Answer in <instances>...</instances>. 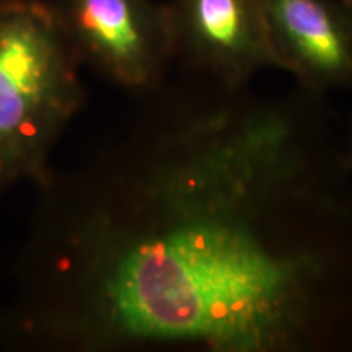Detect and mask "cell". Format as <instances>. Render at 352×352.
<instances>
[{
	"instance_id": "6",
	"label": "cell",
	"mask_w": 352,
	"mask_h": 352,
	"mask_svg": "<svg viewBox=\"0 0 352 352\" xmlns=\"http://www.w3.org/2000/svg\"><path fill=\"white\" fill-rule=\"evenodd\" d=\"M342 160H344V166L347 168V171L352 173V120L349 124V131H347L344 148H342Z\"/></svg>"
},
{
	"instance_id": "4",
	"label": "cell",
	"mask_w": 352,
	"mask_h": 352,
	"mask_svg": "<svg viewBox=\"0 0 352 352\" xmlns=\"http://www.w3.org/2000/svg\"><path fill=\"white\" fill-rule=\"evenodd\" d=\"M173 60L184 74L226 87L250 85L261 70L279 69L263 0H168Z\"/></svg>"
},
{
	"instance_id": "3",
	"label": "cell",
	"mask_w": 352,
	"mask_h": 352,
	"mask_svg": "<svg viewBox=\"0 0 352 352\" xmlns=\"http://www.w3.org/2000/svg\"><path fill=\"white\" fill-rule=\"evenodd\" d=\"M82 67L134 96L160 85L173 63L165 3L50 0Z\"/></svg>"
},
{
	"instance_id": "5",
	"label": "cell",
	"mask_w": 352,
	"mask_h": 352,
	"mask_svg": "<svg viewBox=\"0 0 352 352\" xmlns=\"http://www.w3.org/2000/svg\"><path fill=\"white\" fill-rule=\"evenodd\" d=\"M279 70L315 94L352 87V0H263Z\"/></svg>"
},
{
	"instance_id": "2",
	"label": "cell",
	"mask_w": 352,
	"mask_h": 352,
	"mask_svg": "<svg viewBox=\"0 0 352 352\" xmlns=\"http://www.w3.org/2000/svg\"><path fill=\"white\" fill-rule=\"evenodd\" d=\"M80 69L50 0H0V195L50 173L87 101Z\"/></svg>"
},
{
	"instance_id": "1",
	"label": "cell",
	"mask_w": 352,
	"mask_h": 352,
	"mask_svg": "<svg viewBox=\"0 0 352 352\" xmlns=\"http://www.w3.org/2000/svg\"><path fill=\"white\" fill-rule=\"evenodd\" d=\"M34 184L16 352L352 349V186L324 95L189 76Z\"/></svg>"
}]
</instances>
